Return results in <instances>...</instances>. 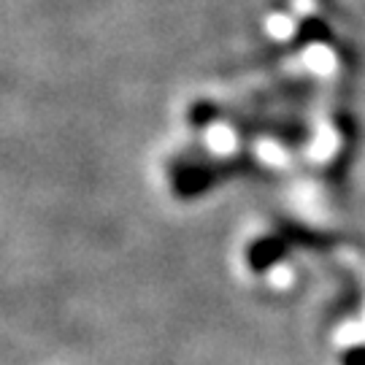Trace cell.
Returning a JSON list of instances; mask_svg holds the SVG:
<instances>
[{
    "label": "cell",
    "mask_w": 365,
    "mask_h": 365,
    "mask_svg": "<svg viewBox=\"0 0 365 365\" xmlns=\"http://www.w3.org/2000/svg\"><path fill=\"white\" fill-rule=\"evenodd\" d=\"M249 268L252 271H265V268H271L279 257H282V244L274 241V238H260V241H255L252 247H249Z\"/></svg>",
    "instance_id": "7a4b0ae2"
},
{
    "label": "cell",
    "mask_w": 365,
    "mask_h": 365,
    "mask_svg": "<svg viewBox=\"0 0 365 365\" xmlns=\"http://www.w3.org/2000/svg\"><path fill=\"white\" fill-rule=\"evenodd\" d=\"M217 179H220V176L214 173V168H206V165H190V168H182L173 173L170 187H173V195L176 197L190 200V197L203 195Z\"/></svg>",
    "instance_id": "6da1fadb"
}]
</instances>
